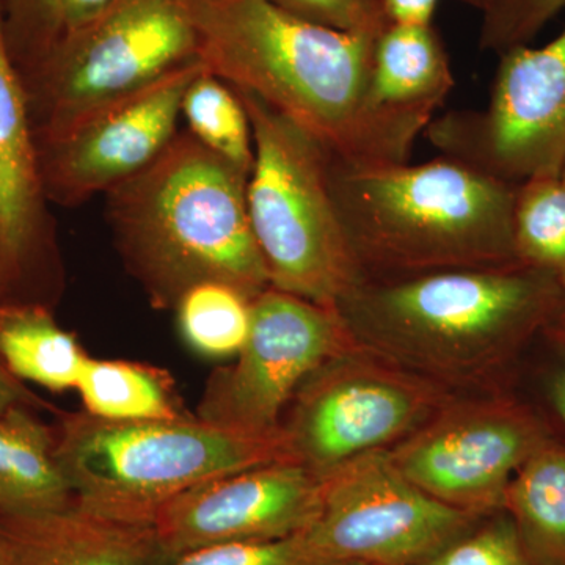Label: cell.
Here are the masks:
<instances>
[{"mask_svg":"<svg viewBox=\"0 0 565 565\" xmlns=\"http://www.w3.org/2000/svg\"><path fill=\"white\" fill-rule=\"evenodd\" d=\"M565 307V291L526 264L370 278L338 303L356 340L438 377L508 370Z\"/></svg>","mask_w":565,"mask_h":565,"instance_id":"obj_2","label":"cell"},{"mask_svg":"<svg viewBox=\"0 0 565 565\" xmlns=\"http://www.w3.org/2000/svg\"><path fill=\"white\" fill-rule=\"evenodd\" d=\"M121 0H58L61 6L62 36L103 17ZM61 36V39H62Z\"/></svg>","mask_w":565,"mask_h":565,"instance_id":"obj_32","label":"cell"},{"mask_svg":"<svg viewBox=\"0 0 565 565\" xmlns=\"http://www.w3.org/2000/svg\"><path fill=\"white\" fill-rule=\"evenodd\" d=\"M54 434L55 457L74 504L132 525H154L163 505L204 482L264 465L299 462L281 426L248 433L196 415L109 422L84 411L57 412Z\"/></svg>","mask_w":565,"mask_h":565,"instance_id":"obj_5","label":"cell"},{"mask_svg":"<svg viewBox=\"0 0 565 565\" xmlns=\"http://www.w3.org/2000/svg\"><path fill=\"white\" fill-rule=\"evenodd\" d=\"M195 62L199 33L185 0H121L65 33L21 77L35 141L55 139Z\"/></svg>","mask_w":565,"mask_h":565,"instance_id":"obj_7","label":"cell"},{"mask_svg":"<svg viewBox=\"0 0 565 565\" xmlns=\"http://www.w3.org/2000/svg\"><path fill=\"white\" fill-rule=\"evenodd\" d=\"M319 478L321 509L302 534L327 564L415 565L482 519L423 492L401 473L388 449Z\"/></svg>","mask_w":565,"mask_h":565,"instance_id":"obj_10","label":"cell"},{"mask_svg":"<svg viewBox=\"0 0 565 565\" xmlns=\"http://www.w3.org/2000/svg\"><path fill=\"white\" fill-rule=\"evenodd\" d=\"M386 24H433L438 0H379Z\"/></svg>","mask_w":565,"mask_h":565,"instance_id":"obj_31","label":"cell"},{"mask_svg":"<svg viewBox=\"0 0 565 565\" xmlns=\"http://www.w3.org/2000/svg\"><path fill=\"white\" fill-rule=\"evenodd\" d=\"M564 9L565 0H494L484 11L479 46L497 54L523 46Z\"/></svg>","mask_w":565,"mask_h":565,"instance_id":"obj_27","label":"cell"},{"mask_svg":"<svg viewBox=\"0 0 565 565\" xmlns=\"http://www.w3.org/2000/svg\"><path fill=\"white\" fill-rule=\"evenodd\" d=\"M203 70L202 62L191 63L68 132L35 141L47 202L81 206L158 161L180 134L182 98Z\"/></svg>","mask_w":565,"mask_h":565,"instance_id":"obj_13","label":"cell"},{"mask_svg":"<svg viewBox=\"0 0 565 565\" xmlns=\"http://www.w3.org/2000/svg\"><path fill=\"white\" fill-rule=\"evenodd\" d=\"M181 117L203 147L250 174L253 134L243 99L232 85L204 70L189 85Z\"/></svg>","mask_w":565,"mask_h":565,"instance_id":"obj_22","label":"cell"},{"mask_svg":"<svg viewBox=\"0 0 565 565\" xmlns=\"http://www.w3.org/2000/svg\"><path fill=\"white\" fill-rule=\"evenodd\" d=\"M545 334L555 359L541 374L542 404H527L537 412L553 437L565 441V344Z\"/></svg>","mask_w":565,"mask_h":565,"instance_id":"obj_30","label":"cell"},{"mask_svg":"<svg viewBox=\"0 0 565 565\" xmlns=\"http://www.w3.org/2000/svg\"><path fill=\"white\" fill-rule=\"evenodd\" d=\"M311 24L348 33L377 36L386 28L379 0H267Z\"/></svg>","mask_w":565,"mask_h":565,"instance_id":"obj_29","label":"cell"},{"mask_svg":"<svg viewBox=\"0 0 565 565\" xmlns=\"http://www.w3.org/2000/svg\"><path fill=\"white\" fill-rule=\"evenodd\" d=\"M512 232L516 262L545 270L565 291V185L559 177L516 184Z\"/></svg>","mask_w":565,"mask_h":565,"instance_id":"obj_23","label":"cell"},{"mask_svg":"<svg viewBox=\"0 0 565 565\" xmlns=\"http://www.w3.org/2000/svg\"><path fill=\"white\" fill-rule=\"evenodd\" d=\"M550 437L531 405L516 396H500L446 404L388 455L423 492L486 516L503 511L516 471Z\"/></svg>","mask_w":565,"mask_h":565,"instance_id":"obj_12","label":"cell"},{"mask_svg":"<svg viewBox=\"0 0 565 565\" xmlns=\"http://www.w3.org/2000/svg\"><path fill=\"white\" fill-rule=\"evenodd\" d=\"M248 174L180 131L158 161L104 195L128 273L159 310L204 281L256 296L273 288L253 237Z\"/></svg>","mask_w":565,"mask_h":565,"instance_id":"obj_3","label":"cell"},{"mask_svg":"<svg viewBox=\"0 0 565 565\" xmlns=\"http://www.w3.org/2000/svg\"><path fill=\"white\" fill-rule=\"evenodd\" d=\"M236 93L250 120L255 150L248 221L270 286L338 308L366 277L334 203L330 152L258 96Z\"/></svg>","mask_w":565,"mask_h":565,"instance_id":"obj_6","label":"cell"},{"mask_svg":"<svg viewBox=\"0 0 565 565\" xmlns=\"http://www.w3.org/2000/svg\"><path fill=\"white\" fill-rule=\"evenodd\" d=\"M457 2L465 3V6L473 7V9L481 10L482 13L494 2V0H457Z\"/></svg>","mask_w":565,"mask_h":565,"instance_id":"obj_36","label":"cell"},{"mask_svg":"<svg viewBox=\"0 0 565 565\" xmlns=\"http://www.w3.org/2000/svg\"><path fill=\"white\" fill-rule=\"evenodd\" d=\"M41 303H0V363L21 382L61 393L76 390L87 353Z\"/></svg>","mask_w":565,"mask_h":565,"instance_id":"obj_19","label":"cell"},{"mask_svg":"<svg viewBox=\"0 0 565 565\" xmlns=\"http://www.w3.org/2000/svg\"><path fill=\"white\" fill-rule=\"evenodd\" d=\"M63 288L57 222L41 184L28 98L0 7V303L54 308Z\"/></svg>","mask_w":565,"mask_h":565,"instance_id":"obj_14","label":"cell"},{"mask_svg":"<svg viewBox=\"0 0 565 565\" xmlns=\"http://www.w3.org/2000/svg\"><path fill=\"white\" fill-rule=\"evenodd\" d=\"M13 408H32V411L47 408V411H52L50 404L44 403L35 393L28 390L24 382L18 381L0 363V414H6Z\"/></svg>","mask_w":565,"mask_h":565,"instance_id":"obj_33","label":"cell"},{"mask_svg":"<svg viewBox=\"0 0 565 565\" xmlns=\"http://www.w3.org/2000/svg\"><path fill=\"white\" fill-rule=\"evenodd\" d=\"M424 136L441 154L520 184L559 177L565 158V28L542 47H511L484 109L434 118Z\"/></svg>","mask_w":565,"mask_h":565,"instance_id":"obj_9","label":"cell"},{"mask_svg":"<svg viewBox=\"0 0 565 565\" xmlns=\"http://www.w3.org/2000/svg\"><path fill=\"white\" fill-rule=\"evenodd\" d=\"M455 84L448 52L434 24H390L375 36L371 107L412 147Z\"/></svg>","mask_w":565,"mask_h":565,"instance_id":"obj_16","label":"cell"},{"mask_svg":"<svg viewBox=\"0 0 565 565\" xmlns=\"http://www.w3.org/2000/svg\"><path fill=\"white\" fill-rule=\"evenodd\" d=\"M334 565H362V564H334Z\"/></svg>","mask_w":565,"mask_h":565,"instance_id":"obj_38","label":"cell"},{"mask_svg":"<svg viewBox=\"0 0 565 565\" xmlns=\"http://www.w3.org/2000/svg\"><path fill=\"white\" fill-rule=\"evenodd\" d=\"M11 565H166L154 525L104 519L71 505L39 515H2Z\"/></svg>","mask_w":565,"mask_h":565,"instance_id":"obj_17","label":"cell"},{"mask_svg":"<svg viewBox=\"0 0 565 565\" xmlns=\"http://www.w3.org/2000/svg\"><path fill=\"white\" fill-rule=\"evenodd\" d=\"M0 565H11L10 539L3 525L2 515H0Z\"/></svg>","mask_w":565,"mask_h":565,"instance_id":"obj_35","label":"cell"},{"mask_svg":"<svg viewBox=\"0 0 565 565\" xmlns=\"http://www.w3.org/2000/svg\"><path fill=\"white\" fill-rule=\"evenodd\" d=\"M330 184L366 280L519 263L516 184L459 159L351 163L330 154Z\"/></svg>","mask_w":565,"mask_h":565,"instance_id":"obj_4","label":"cell"},{"mask_svg":"<svg viewBox=\"0 0 565 565\" xmlns=\"http://www.w3.org/2000/svg\"><path fill=\"white\" fill-rule=\"evenodd\" d=\"M363 348L338 308L266 289L252 300L250 332L236 362L211 374L196 416L248 433L278 429L318 367Z\"/></svg>","mask_w":565,"mask_h":565,"instance_id":"obj_11","label":"cell"},{"mask_svg":"<svg viewBox=\"0 0 565 565\" xmlns=\"http://www.w3.org/2000/svg\"><path fill=\"white\" fill-rule=\"evenodd\" d=\"M545 333L548 334V337H552L553 340L565 344V307L563 308V311L556 316L555 321L546 327Z\"/></svg>","mask_w":565,"mask_h":565,"instance_id":"obj_34","label":"cell"},{"mask_svg":"<svg viewBox=\"0 0 565 565\" xmlns=\"http://www.w3.org/2000/svg\"><path fill=\"white\" fill-rule=\"evenodd\" d=\"M446 404L433 381L363 348L318 367L294 394L280 426L297 460L323 476L399 444Z\"/></svg>","mask_w":565,"mask_h":565,"instance_id":"obj_8","label":"cell"},{"mask_svg":"<svg viewBox=\"0 0 565 565\" xmlns=\"http://www.w3.org/2000/svg\"><path fill=\"white\" fill-rule=\"evenodd\" d=\"M503 511L534 565H565V441L550 437L535 449L509 484Z\"/></svg>","mask_w":565,"mask_h":565,"instance_id":"obj_20","label":"cell"},{"mask_svg":"<svg viewBox=\"0 0 565 565\" xmlns=\"http://www.w3.org/2000/svg\"><path fill=\"white\" fill-rule=\"evenodd\" d=\"M182 338L212 359L236 356L252 323V299L221 281L193 286L174 307Z\"/></svg>","mask_w":565,"mask_h":565,"instance_id":"obj_24","label":"cell"},{"mask_svg":"<svg viewBox=\"0 0 565 565\" xmlns=\"http://www.w3.org/2000/svg\"><path fill=\"white\" fill-rule=\"evenodd\" d=\"M32 408L0 414V515H39L74 504L55 457L54 426Z\"/></svg>","mask_w":565,"mask_h":565,"instance_id":"obj_18","label":"cell"},{"mask_svg":"<svg viewBox=\"0 0 565 565\" xmlns=\"http://www.w3.org/2000/svg\"><path fill=\"white\" fill-rule=\"evenodd\" d=\"M11 61L20 76L31 73L62 36L58 0H0Z\"/></svg>","mask_w":565,"mask_h":565,"instance_id":"obj_25","label":"cell"},{"mask_svg":"<svg viewBox=\"0 0 565 565\" xmlns=\"http://www.w3.org/2000/svg\"><path fill=\"white\" fill-rule=\"evenodd\" d=\"M415 565H534L514 522L504 511L482 516L473 527Z\"/></svg>","mask_w":565,"mask_h":565,"instance_id":"obj_26","label":"cell"},{"mask_svg":"<svg viewBox=\"0 0 565 565\" xmlns=\"http://www.w3.org/2000/svg\"><path fill=\"white\" fill-rule=\"evenodd\" d=\"M322 482L299 462L264 465L193 487L163 505L154 530L167 555L292 537L313 525Z\"/></svg>","mask_w":565,"mask_h":565,"instance_id":"obj_15","label":"cell"},{"mask_svg":"<svg viewBox=\"0 0 565 565\" xmlns=\"http://www.w3.org/2000/svg\"><path fill=\"white\" fill-rule=\"evenodd\" d=\"M559 180L565 185V158H564L563 167H561Z\"/></svg>","mask_w":565,"mask_h":565,"instance_id":"obj_37","label":"cell"},{"mask_svg":"<svg viewBox=\"0 0 565 565\" xmlns=\"http://www.w3.org/2000/svg\"><path fill=\"white\" fill-rule=\"evenodd\" d=\"M84 412L109 422L189 418L172 375L151 364L88 355L77 379Z\"/></svg>","mask_w":565,"mask_h":565,"instance_id":"obj_21","label":"cell"},{"mask_svg":"<svg viewBox=\"0 0 565 565\" xmlns=\"http://www.w3.org/2000/svg\"><path fill=\"white\" fill-rule=\"evenodd\" d=\"M185 3L214 76L258 96L333 158L408 162L414 147L371 107L375 36L311 24L267 0Z\"/></svg>","mask_w":565,"mask_h":565,"instance_id":"obj_1","label":"cell"},{"mask_svg":"<svg viewBox=\"0 0 565 565\" xmlns=\"http://www.w3.org/2000/svg\"><path fill=\"white\" fill-rule=\"evenodd\" d=\"M166 565H334L311 552L303 534L269 542H244L195 550L172 557Z\"/></svg>","mask_w":565,"mask_h":565,"instance_id":"obj_28","label":"cell"}]
</instances>
